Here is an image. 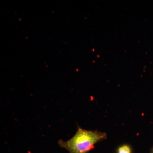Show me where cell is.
<instances>
[{
	"instance_id": "obj_1",
	"label": "cell",
	"mask_w": 153,
	"mask_h": 153,
	"mask_svg": "<svg viewBox=\"0 0 153 153\" xmlns=\"http://www.w3.org/2000/svg\"><path fill=\"white\" fill-rule=\"evenodd\" d=\"M105 133L86 130L79 128L70 140L64 141L60 140L58 145L69 153H88L94 148L97 143L105 139Z\"/></svg>"
},
{
	"instance_id": "obj_2",
	"label": "cell",
	"mask_w": 153,
	"mask_h": 153,
	"mask_svg": "<svg viewBox=\"0 0 153 153\" xmlns=\"http://www.w3.org/2000/svg\"><path fill=\"white\" fill-rule=\"evenodd\" d=\"M130 147L128 145H123L119 148L117 153H131Z\"/></svg>"
},
{
	"instance_id": "obj_3",
	"label": "cell",
	"mask_w": 153,
	"mask_h": 153,
	"mask_svg": "<svg viewBox=\"0 0 153 153\" xmlns=\"http://www.w3.org/2000/svg\"><path fill=\"white\" fill-rule=\"evenodd\" d=\"M151 153H153V147L152 149V151H151Z\"/></svg>"
}]
</instances>
